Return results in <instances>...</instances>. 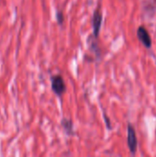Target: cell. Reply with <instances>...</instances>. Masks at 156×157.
Listing matches in <instances>:
<instances>
[{"label": "cell", "mask_w": 156, "mask_h": 157, "mask_svg": "<svg viewBox=\"0 0 156 157\" xmlns=\"http://www.w3.org/2000/svg\"><path fill=\"white\" fill-rule=\"evenodd\" d=\"M128 145L131 153L134 154L137 148V138L135 135L134 129L131 125H129L128 127Z\"/></svg>", "instance_id": "cell-3"}, {"label": "cell", "mask_w": 156, "mask_h": 157, "mask_svg": "<svg viewBox=\"0 0 156 157\" xmlns=\"http://www.w3.org/2000/svg\"><path fill=\"white\" fill-rule=\"evenodd\" d=\"M102 18H103V16H102V13L100 12V10H99V9L95 10L94 15H93V21H92V24H93L94 36H95L96 38H97L98 35H99L100 29H101V25H102Z\"/></svg>", "instance_id": "cell-2"}, {"label": "cell", "mask_w": 156, "mask_h": 157, "mask_svg": "<svg viewBox=\"0 0 156 157\" xmlns=\"http://www.w3.org/2000/svg\"><path fill=\"white\" fill-rule=\"evenodd\" d=\"M138 37H139V39L141 40V41L146 46V47H151V45H152V40H151V38H150V36H149V34H148V32H147V30L144 29V28H143V27H141L139 29H138Z\"/></svg>", "instance_id": "cell-4"}, {"label": "cell", "mask_w": 156, "mask_h": 157, "mask_svg": "<svg viewBox=\"0 0 156 157\" xmlns=\"http://www.w3.org/2000/svg\"><path fill=\"white\" fill-rule=\"evenodd\" d=\"M63 128L66 132L68 135H74V122L70 119H63L61 122Z\"/></svg>", "instance_id": "cell-5"}, {"label": "cell", "mask_w": 156, "mask_h": 157, "mask_svg": "<svg viewBox=\"0 0 156 157\" xmlns=\"http://www.w3.org/2000/svg\"><path fill=\"white\" fill-rule=\"evenodd\" d=\"M51 89L57 97H62L66 92V85L61 75H55L51 77Z\"/></svg>", "instance_id": "cell-1"}, {"label": "cell", "mask_w": 156, "mask_h": 157, "mask_svg": "<svg viewBox=\"0 0 156 157\" xmlns=\"http://www.w3.org/2000/svg\"><path fill=\"white\" fill-rule=\"evenodd\" d=\"M56 19H57V22H58L59 25H63V23L64 21V17H63V14L61 11H57V13H56Z\"/></svg>", "instance_id": "cell-6"}]
</instances>
